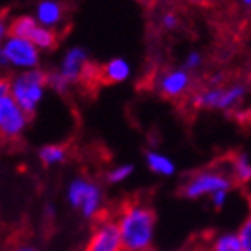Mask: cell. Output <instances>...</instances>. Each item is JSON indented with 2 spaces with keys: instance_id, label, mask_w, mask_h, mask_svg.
Returning <instances> with one entry per match:
<instances>
[{
  "instance_id": "6da1fadb",
  "label": "cell",
  "mask_w": 251,
  "mask_h": 251,
  "mask_svg": "<svg viewBox=\"0 0 251 251\" xmlns=\"http://www.w3.org/2000/svg\"><path fill=\"white\" fill-rule=\"evenodd\" d=\"M112 218L116 221L123 251H148L153 248L157 212L150 203L143 200L125 201Z\"/></svg>"
},
{
  "instance_id": "7a4b0ae2",
  "label": "cell",
  "mask_w": 251,
  "mask_h": 251,
  "mask_svg": "<svg viewBox=\"0 0 251 251\" xmlns=\"http://www.w3.org/2000/svg\"><path fill=\"white\" fill-rule=\"evenodd\" d=\"M98 77V68L93 64L91 53L82 45H72L63 52L53 70L47 72V86L57 95H68L73 86L89 82Z\"/></svg>"
},
{
  "instance_id": "3957f363",
  "label": "cell",
  "mask_w": 251,
  "mask_h": 251,
  "mask_svg": "<svg viewBox=\"0 0 251 251\" xmlns=\"http://www.w3.org/2000/svg\"><path fill=\"white\" fill-rule=\"evenodd\" d=\"M64 200L86 221H97L105 212V193L97 180L77 175L66 184Z\"/></svg>"
},
{
  "instance_id": "277c9868",
  "label": "cell",
  "mask_w": 251,
  "mask_h": 251,
  "mask_svg": "<svg viewBox=\"0 0 251 251\" xmlns=\"http://www.w3.org/2000/svg\"><path fill=\"white\" fill-rule=\"evenodd\" d=\"M47 93H49L47 70L43 68L29 70V72H15L7 77V95L30 118L38 112L47 98Z\"/></svg>"
},
{
  "instance_id": "5b68a950",
  "label": "cell",
  "mask_w": 251,
  "mask_h": 251,
  "mask_svg": "<svg viewBox=\"0 0 251 251\" xmlns=\"http://www.w3.org/2000/svg\"><path fill=\"white\" fill-rule=\"evenodd\" d=\"M251 89L246 84H230L219 87H203L193 93L189 98V105L196 111H219V112H237L241 111L246 100L250 98Z\"/></svg>"
},
{
  "instance_id": "8992f818",
  "label": "cell",
  "mask_w": 251,
  "mask_h": 251,
  "mask_svg": "<svg viewBox=\"0 0 251 251\" xmlns=\"http://www.w3.org/2000/svg\"><path fill=\"white\" fill-rule=\"evenodd\" d=\"M235 187L228 175L226 168L223 164H212L207 168L196 169L189 173L185 180L180 184V196L189 201H198V200L210 198L212 194L219 191H228L232 193Z\"/></svg>"
},
{
  "instance_id": "52a82bcc",
  "label": "cell",
  "mask_w": 251,
  "mask_h": 251,
  "mask_svg": "<svg viewBox=\"0 0 251 251\" xmlns=\"http://www.w3.org/2000/svg\"><path fill=\"white\" fill-rule=\"evenodd\" d=\"M0 52L4 55L9 72H29L41 68L43 53L32 45V41L18 36L7 34L0 45Z\"/></svg>"
},
{
  "instance_id": "ba28073f",
  "label": "cell",
  "mask_w": 251,
  "mask_h": 251,
  "mask_svg": "<svg viewBox=\"0 0 251 251\" xmlns=\"http://www.w3.org/2000/svg\"><path fill=\"white\" fill-rule=\"evenodd\" d=\"M32 118L18 107L9 95L0 97V141L16 143L25 135Z\"/></svg>"
},
{
  "instance_id": "9c48e42d",
  "label": "cell",
  "mask_w": 251,
  "mask_h": 251,
  "mask_svg": "<svg viewBox=\"0 0 251 251\" xmlns=\"http://www.w3.org/2000/svg\"><path fill=\"white\" fill-rule=\"evenodd\" d=\"M121 237L112 216H101L95 221L91 233L87 237L84 251H121Z\"/></svg>"
},
{
  "instance_id": "30bf717a",
  "label": "cell",
  "mask_w": 251,
  "mask_h": 251,
  "mask_svg": "<svg viewBox=\"0 0 251 251\" xmlns=\"http://www.w3.org/2000/svg\"><path fill=\"white\" fill-rule=\"evenodd\" d=\"M155 91L162 98L168 100H180L185 98L193 87V77L182 68H171L164 70L155 78Z\"/></svg>"
},
{
  "instance_id": "8fae6325",
  "label": "cell",
  "mask_w": 251,
  "mask_h": 251,
  "mask_svg": "<svg viewBox=\"0 0 251 251\" xmlns=\"http://www.w3.org/2000/svg\"><path fill=\"white\" fill-rule=\"evenodd\" d=\"M32 16L38 22V25L59 32L66 24L68 11L64 2L61 0H38L34 5Z\"/></svg>"
},
{
  "instance_id": "7c38bea8",
  "label": "cell",
  "mask_w": 251,
  "mask_h": 251,
  "mask_svg": "<svg viewBox=\"0 0 251 251\" xmlns=\"http://www.w3.org/2000/svg\"><path fill=\"white\" fill-rule=\"evenodd\" d=\"M226 168L233 185H248L251 184V157L246 151H233L225 159Z\"/></svg>"
},
{
  "instance_id": "4fadbf2b",
  "label": "cell",
  "mask_w": 251,
  "mask_h": 251,
  "mask_svg": "<svg viewBox=\"0 0 251 251\" xmlns=\"http://www.w3.org/2000/svg\"><path fill=\"white\" fill-rule=\"evenodd\" d=\"M98 77L107 84H123L132 77V64L125 57H112L98 68Z\"/></svg>"
},
{
  "instance_id": "5bb4252c",
  "label": "cell",
  "mask_w": 251,
  "mask_h": 251,
  "mask_svg": "<svg viewBox=\"0 0 251 251\" xmlns=\"http://www.w3.org/2000/svg\"><path fill=\"white\" fill-rule=\"evenodd\" d=\"M145 164L148 168V171L160 178H171L176 175L178 168H176V162H175L169 155H166L164 151L159 150H146L145 153Z\"/></svg>"
},
{
  "instance_id": "9a60e30c",
  "label": "cell",
  "mask_w": 251,
  "mask_h": 251,
  "mask_svg": "<svg viewBox=\"0 0 251 251\" xmlns=\"http://www.w3.org/2000/svg\"><path fill=\"white\" fill-rule=\"evenodd\" d=\"M70 157L68 146L63 143H49L38 150V159L45 168H57L63 166Z\"/></svg>"
},
{
  "instance_id": "2e32d148",
  "label": "cell",
  "mask_w": 251,
  "mask_h": 251,
  "mask_svg": "<svg viewBox=\"0 0 251 251\" xmlns=\"http://www.w3.org/2000/svg\"><path fill=\"white\" fill-rule=\"evenodd\" d=\"M29 41H32V45L41 53L52 52V50L57 49V45H59V32L45 29L41 25H36L29 36Z\"/></svg>"
},
{
  "instance_id": "e0dca14e",
  "label": "cell",
  "mask_w": 251,
  "mask_h": 251,
  "mask_svg": "<svg viewBox=\"0 0 251 251\" xmlns=\"http://www.w3.org/2000/svg\"><path fill=\"white\" fill-rule=\"evenodd\" d=\"M207 251H244L241 246V241L235 232H219L214 233L208 241Z\"/></svg>"
},
{
  "instance_id": "ac0fdd59",
  "label": "cell",
  "mask_w": 251,
  "mask_h": 251,
  "mask_svg": "<svg viewBox=\"0 0 251 251\" xmlns=\"http://www.w3.org/2000/svg\"><path fill=\"white\" fill-rule=\"evenodd\" d=\"M135 173V166L130 162H120V164H114L107 169L105 175H103V180H105L109 185H121L128 182V180L134 176Z\"/></svg>"
},
{
  "instance_id": "d6986e66",
  "label": "cell",
  "mask_w": 251,
  "mask_h": 251,
  "mask_svg": "<svg viewBox=\"0 0 251 251\" xmlns=\"http://www.w3.org/2000/svg\"><path fill=\"white\" fill-rule=\"evenodd\" d=\"M36 25H38V22L34 20L32 15H18L13 20H9L7 30H9L11 36H18V38L29 39L30 32L34 30Z\"/></svg>"
},
{
  "instance_id": "ffe728a7",
  "label": "cell",
  "mask_w": 251,
  "mask_h": 251,
  "mask_svg": "<svg viewBox=\"0 0 251 251\" xmlns=\"http://www.w3.org/2000/svg\"><path fill=\"white\" fill-rule=\"evenodd\" d=\"M237 237H239V241H241V246L244 251H251V208L250 212L244 216L242 223L239 225L237 228Z\"/></svg>"
},
{
  "instance_id": "44dd1931",
  "label": "cell",
  "mask_w": 251,
  "mask_h": 251,
  "mask_svg": "<svg viewBox=\"0 0 251 251\" xmlns=\"http://www.w3.org/2000/svg\"><path fill=\"white\" fill-rule=\"evenodd\" d=\"M201 64H203L201 53L196 52V50H193V52H189L187 55H185L184 64H182V70H185L187 73L196 72V70H200V68H201Z\"/></svg>"
},
{
  "instance_id": "7402d4cb",
  "label": "cell",
  "mask_w": 251,
  "mask_h": 251,
  "mask_svg": "<svg viewBox=\"0 0 251 251\" xmlns=\"http://www.w3.org/2000/svg\"><path fill=\"white\" fill-rule=\"evenodd\" d=\"M180 25V18L175 13H171V11H168V13H164V15L160 16V27L164 30H176Z\"/></svg>"
},
{
  "instance_id": "603a6c76",
  "label": "cell",
  "mask_w": 251,
  "mask_h": 251,
  "mask_svg": "<svg viewBox=\"0 0 251 251\" xmlns=\"http://www.w3.org/2000/svg\"><path fill=\"white\" fill-rule=\"evenodd\" d=\"M208 200H210V205H212V208H216V210H223V208L228 205L230 193H228V191H219V193L212 194Z\"/></svg>"
},
{
  "instance_id": "cb8c5ba5",
  "label": "cell",
  "mask_w": 251,
  "mask_h": 251,
  "mask_svg": "<svg viewBox=\"0 0 251 251\" xmlns=\"http://www.w3.org/2000/svg\"><path fill=\"white\" fill-rule=\"evenodd\" d=\"M225 84V73L218 72L214 73V75H210V78H208V87H219Z\"/></svg>"
},
{
  "instance_id": "d4e9b609",
  "label": "cell",
  "mask_w": 251,
  "mask_h": 251,
  "mask_svg": "<svg viewBox=\"0 0 251 251\" xmlns=\"http://www.w3.org/2000/svg\"><path fill=\"white\" fill-rule=\"evenodd\" d=\"M7 24H9V20L5 18L4 15H0V45H2V41L5 39V36L9 34V30H7Z\"/></svg>"
},
{
  "instance_id": "484cf974",
  "label": "cell",
  "mask_w": 251,
  "mask_h": 251,
  "mask_svg": "<svg viewBox=\"0 0 251 251\" xmlns=\"http://www.w3.org/2000/svg\"><path fill=\"white\" fill-rule=\"evenodd\" d=\"M11 251H41V250L36 248L34 244H16Z\"/></svg>"
},
{
  "instance_id": "4316f807",
  "label": "cell",
  "mask_w": 251,
  "mask_h": 251,
  "mask_svg": "<svg viewBox=\"0 0 251 251\" xmlns=\"http://www.w3.org/2000/svg\"><path fill=\"white\" fill-rule=\"evenodd\" d=\"M7 95V77L5 75H0V97Z\"/></svg>"
},
{
  "instance_id": "83f0119b",
  "label": "cell",
  "mask_w": 251,
  "mask_h": 251,
  "mask_svg": "<svg viewBox=\"0 0 251 251\" xmlns=\"http://www.w3.org/2000/svg\"><path fill=\"white\" fill-rule=\"evenodd\" d=\"M45 216H49V219H52L55 216V207H53L52 203H49L47 207H45Z\"/></svg>"
},
{
  "instance_id": "f1b7e54d",
  "label": "cell",
  "mask_w": 251,
  "mask_h": 251,
  "mask_svg": "<svg viewBox=\"0 0 251 251\" xmlns=\"http://www.w3.org/2000/svg\"><path fill=\"white\" fill-rule=\"evenodd\" d=\"M5 72H9V68H7V63H5L4 55H2V52H0V75H4Z\"/></svg>"
},
{
  "instance_id": "f546056e",
  "label": "cell",
  "mask_w": 251,
  "mask_h": 251,
  "mask_svg": "<svg viewBox=\"0 0 251 251\" xmlns=\"http://www.w3.org/2000/svg\"><path fill=\"white\" fill-rule=\"evenodd\" d=\"M242 5H246V7H251V0H241Z\"/></svg>"
},
{
  "instance_id": "4dcf8cb0",
  "label": "cell",
  "mask_w": 251,
  "mask_h": 251,
  "mask_svg": "<svg viewBox=\"0 0 251 251\" xmlns=\"http://www.w3.org/2000/svg\"><path fill=\"white\" fill-rule=\"evenodd\" d=\"M153 251H157V250H153ZM175 251H193V250H189V248H184V250H175Z\"/></svg>"
},
{
  "instance_id": "1f68e13d",
  "label": "cell",
  "mask_w": 251,
  "mask_h": 251,
  "mask_svg": "<svg viewBox=\"0 0 251 251\" xmlns=\"http://www.w3.org/2000/svg\"><path fill=\"white\" fill-rule=\"evenodd\" d=\"M148 251H153V248H151V250H148Z\"/></svg>"
},
{
  "instance_id": "d6a6232c",
  "label": "cell",
  "mask_w": 251,
  "mask_h": 251,
  "mask_svg": "<svg viewBox=\"0 0 251 251\" xmlns=\"http://www.w3.org/2000/svg\"><path fill=\"white\" fill-rule=\"evenodd\" d=\"M121 251H123V250H121Z\"/></svg>"
}]
</instances>
